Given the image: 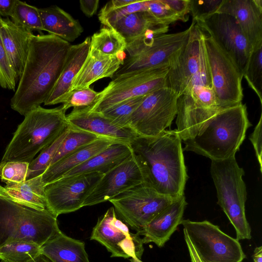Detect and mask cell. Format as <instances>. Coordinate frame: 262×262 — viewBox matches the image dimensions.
I'll return each instance as SVG.
<instances>
[{"label":"cell","mask_w":262,"mask_h":262,"mask_svg":"<svg viewBox=\"0 0 262 262\" xmlns=\"http://www.w3.org/2000/svg\"><path fill=\"white\" fill-rule=\"evenodd\" d=\"M66 111L39 106L25 115L8 144L1 163H30L36 155L52 144L68 127Z\"/></svg>","instance_id":"4"},{"label":"cell","mask_w":262,"mask_h":262,"mask_svg":"<svg viewBox=\"0 0 262 262\" xmlns=\"http://www.w3.org/2000/svg\"><path fill=\"white\" fill-rule=\"evenodd\" d=\"M192 24L186 30L155 37L134 56L124 59L113 78L146 70L169 67L186 43Z\"/></svg>","instance_id":"13"},{"label":"cell","mask_w":262,"mask_h":262,"mask_svg":"<svg viewBox=\"0 0 262 262\" xmlns=\"http://www.w3.org/2000/svg\"><path fill=\"white\" fill-rule=\"evenodd\" d=\"M132 154L133 151L129 144L115 143L72 169L63 177L96 172L105 174L125 161Z\"/></svg>","instance_id":"24"},{"label":"cell","mask_w":262,"mask_h":262,"mask_svg":"<svg viewBox=\"0 0 262 262\" xmlns=\"http://www.w3.org/2000/svg\"><path fill=\"white\" fill-rule=\"evenodd\" d=\"M195 21L231 56L243 74L252 51L235 18L227 14L215 13Z\"/></svg>","instance_id":"14"},{"label":"cell","mask_w":262,"mask_h":262,"mask_svg":"<svg viewBox=\"0 0 262 262\" xmlns=\"http://www.w3.org/2000/svg\"><path fill=\"white\" fill-rule=\"evenodd\" d=\"M117 142H119L101 137L75 150L48 167L41 176L42 185L45 187L62 177L72 169Z\"/></svg>","instance_id":"23"},{"label":"cell","mask_w":262,"mask_h":262,"mask_svg":"<svg viewBox=\"0 0 262 262\" xmlns=\"http://www.w3.org/2000/svg\"><path fill=\"white\" fill-rule=\"evenodd\" d=\"M103 175L96 172L64 176L46 185L43 195L47 210L57 217L83 207Z\"/></svg>","instance_id":"12"},{"label":"cell","mask_w":262,"mask_h":262,"mask_svg":"<svg viewBox=\"0 0 262 262\" xmlns=\"http://www.w3.org/2000/svg\"><path fill=\"white\" fill-rule=\"evenodd\" d=\"M169 28L158 23L147 11H139L127 15L118 20L112 28L125 40L126 43L150 30Z\"/></svg>","instance_id":"29"},{"label":"cell","mask_w":262,"mask_h":262,"mask_svg":"<svg viewBox=\"0 0 262 262\" xmlns=\"http://www.w3.org/2000/svg\"><path fill=\"white\" fill-rule=\"evenodd\" d=\"M33 34L14 24L9 18L0 16V35L16 83L23 72Z\"/></svg>","instance_id":"20"},{"label":"cell","mask_w":262,"mask_h":262,"mask_svg":"<svg viewBox=\"0 0 262 262\" xmlns=\"http://www.w3.org/2000/svg\"><path fill=\"white\" fill-rule=\"evenodd\" d=\"M126 42L114 29L104 27L91 38L90 49L102 55L117 56L125 55Z\"/></svg>","instance_id":"30"},{"label":"cell","mask_w":262,"mask_h":262,"mask_svg":"<svg viewBox=\"0 0 262 262\" xmlns=\"http://www.w3.org/2000/svg\"><path fill=\"white\" fill-rule=\"evenodd\" d=\"M30 262H52L47 257L42 254H40L35 259Z\"/></svg>","instance_id":"52"},{"label":"cell","mask_w":262,"mask_h":262,"mask_svg":"<svg viewBox=\"0 0 262 262\" xmlns=\"http://www.w3.org/2000/svg\"><path fill=\"white\" fill-rule=\"evenodd\" d=\"M29 163L20 161L0 162V179L7 184H20L27 180Z\"/></svg>","instance_id":"38"},{"label":"cell","mask_w":262,"mask_h":262,"mask_svg":"<svg viewBox=\"0 0 262 262\" xmlns=\"http://www.w3.org/2000/svg\"><path fill=\"white\" fill-rule=\"evenodd\" d=\"M0 262H5V261H1Z\"/></svg>","instance_id":"53"},{"label":"cell","mask_w":262,"mask_h":262,"mask_svg":"<svg viewBox=\"0 0 262 262\" xmlns=\"http://www.w3.org/2000/svg\"><path fill=\"white\" fill-rule=\"evenodd\" d=\"M181 224L202 262H242L246 258L239 241L208 221L182 220Z\"/></svg>","instance_id":"7"},{"label":"cell","mask_w":262,"mask_h":262,"mask_svg":"<svg viewBox=\"0 0 262 262\" xmlns=\"http://www.w3.org/2000/svg\"><path fill=\"white\" fill-rule=\"evenodd\" d=\"M184 239L188 250L191 262H202L200 259L192 245L189 238L184 230H183Z\"/></svg>","instance_id":"50"},{"label":"cell","mask_w":262,"mask_h":262,"mask_svg":"<svg viewBox=\"0 0 262 262\" xmlns=\"http://www.w3.org/2000/svg\"><path fill=\"white\" fill-rule=\"evenodd\" d=\"M119 248L128 257L140 259L144 251L142 238L137 233H132L118 244Z\"/></svg>","instance_id":"44"},{"label":"cell","mask_w":262,"mask_h":262,"mask_svg":"<svg viewBox=\"0 0 262 262\" xmlns=\"http://www.w3.org/2000/svg\"><path fill=\"white\" fill-rule=\"evenodd\" d=\"M99 138L101 137L96 134L68 126V133L54 155L50 166L82 146Z\"/></svg>","instance_id":"33"},{"label":"cell","mask_w":262,"mask_h":262,"mask_svg":"<svg viewBox=\"0 0 262 262\" xmlns=\"http://www.w3.org/2000/svg\"><path fill=\"white\" fill-rule=\"evenodd\" d=\"M116 215L114 207L108 208L98 218L93 229L90 239L96 241L103 245L111 253V257L128 258L118 244L125 237L130 236L132 233L127 235L114 225L113 220Z\"/></svg>","instance_id":"28"},{"label":"cell","mask_w":262,"mask_h":262,"mask_svg":"<svg viewBox=\"0 0 262 262\" xmlns=\"http://www.w3.org/2000/svg\"><path fill=\"white\" fill-rule=\"evenodd\" d=\"M68 132L67 128L50 145L42 150L29 165L27 180L41 176L50 166L51 161Z\"/></svg>","instance_id":"34"},{"label":"cell","mask_w":262,"mask_h":262,"mask_svg":"<svg viewBox=\"0 0 262 262\" xmlns=\"http://www.w3.org/2000/svg\"><path fill=\"white\" fill-rule=\"evenodd\" d=\"M254 262H262V247L259 246L255 248L253 254Z\"/></svg>","instance_id":"51"},{"label":"cell","mask_w":262,"mask_h":262,"mask_svg":"<svg viewBox=\"0 0 262 262\" xmlns=\"http://www.w3.org/2000/svg\"><path fill=\"white\" fill-rule=\"evenodd\" d=\"M144 182L143 168L133 152L125 161L104 174L84 201L83 207L109 201L119 194Z\"/></svg>","instance_id":"15"},{"label":"cell","mask_w":262,"mask_h":262,"mask_svg":"<svg viewBox=\"0 0 262 262\" xmlns=\"http://www.w3.org/2000/svg\"><path fill=\"white\" fill-rule=\"evenodd\" d=\"M223 0H190V12L193 20H197L216 12Z\"/></svg>","instance_id":"42"},{"label":"cell","mask_w":262,"mask_h":262,"mask_svg":"<svg viewBox=\"0 0 262 262\" xmlns=\"http://www.w3.org/2000/svg\"><path fill=\"white\" fill-rule=\"evenodd\" d=\"M176 129L185 146L193 151L221 161L235 156L252 124L242 102L228 107L195 105L185 95L178 98Z\"/></svg>","instance_id":"1"},{"label":"cell","mask_w":262,"mask_h":262,"mask_svg":"<svg viewBox=\"0 0 262 262\" xmlns=\"http://www.w3.org/2000/svg\"><path fill=\"white\" fill-rule=\"evenodd\" d=\"M98 0H80V7L83 13L88 17H92L96 14L98 8Z\"/></svg>","instance_id":"47"},{"label":"cell","mask_w":262,"mask_h":262,"mask_svg":"<svg viewBox=\"0 0 262 262\" xmlns=\"http://www.w3.org/2000/svg\"><path fill=\"white\" fill-rule=\"evenodd\" d=\"M60 231L57 217L47 209L35 210L0 196V247L20 241L41 247Z\"/></svg>","instance_id":"5"},{"label":"cell","mask_w":262,"mask_h":262,"mask_svg":"<svg viewBox=\"0 0 262 262\" xmlns=\"http://www.w3.org/2000/svg\"><path fill=\"white\" fill-rule=\"evenodd\" d=\"M147 10V1H138L135 3L116 9L103 10H101L98 18L100 23L112 28L114 25L120 19L131 13Z\"/></svg>","instance_id":"37"},{"label":"cell","mask_w":262,"mask_h":262,"mask_svg":"<svg viewBox=\"0 0 262 262\" xmlns=\"http://www.w3.org/2000/svg\"><path fill=\"white\" fill-rule=\"evenodd\" d=\"M188 40L168 67L166 86L178 97L184 94L193 80L200 66L201 30L192 20Z\"/></svg>","instance_id":"16"},{"label":"cell","mask_w":262,"mask_h":262,"mask_svg":"<svg viewBox=\"0 0 262 262\" xmlns=\"http://www.w3.org/2000/svg\"><path fill=\"white\" fill-rule=\"evenodd\" d=\"M91 38L86 37L80 43L71 45L67 59L52 93L44 102L45 105L63 103L72 91L74 80L85 62L90 49Z\"/></svg>","instance_id":"21"},{"label":"cell","mask_w":262,"mask_h":262,"mask_svg":"<svg viewBox=\"0 0 262 262\" xmlns=\"http://www.w3.org/2000/svg\"><path fill=\"white\" fill-rule=\"evenodd\" d=\"M99 92L95 91L90 87L74 90L71 91L61 106L66 111L72 107H89L96 101Z\"/></svg>","instance_id":"39"},{"label":"cell","mask_w":262,"mask_h":262,"mask_svg":"<svg viewBox=\"0 0 262 262\" xmlns=\"http://www.w3.org/2000/svg\"><path fill=\"white\" fill-rule=\"evenodd\" d=\"M41 246L34 242H15L0 247V260L5 262H30L40 254Z\"/></svg>","instance_id":"31"},{"label":"cell","mask_w":262,"mask_h":262,"mask_svg":"<svg viewBox=\"0 0 262 262\" xmlns=\"http://www.w3.org/2000/svg\"><path fill=\"white\" fill-rule=\"evenodd\" d=\"M261 122L262 114H261L259 121L254 128V131L249 137L254 148L255 149L256 156L259 164L260 170L261 172L262 161H261V151H262V141H261Z\"/></svg>","instance_id":"46"},{"label":"cell","mask_w":262,"mask_h":262,"mask_svg":"<svg viewBox=\"0 0 262 262\" xmlns=\"http://www.w3.org/2000/svg\"><path fill=\"white\" fill-rule=\"evenodd\" d=\"M66 119L70 127L119 142L129 144L138 136L130 128L119 126L101 114L89 112L85 107L73 108Z\"/></svg>","instance_id":"18"},{"label":"cell","mask_w":262,"mask_h":262,"mask_svg":"<svg viewBox=\"0 0 262 262\" xmlns=\"http://www.w3.org/2000/svg\"><path fill=\"white\" fill-rule=\"evenodd\" d=\"M187 204L184 195L174 198L168 206L136 232L143 236V243H154L159 248L163 247L181 224Z\"/></svg>","instance_id":"19"},{"label":"cell","mask_w":262,"mask_h":262,"mask_svg":"<svg viewBox=\"0 0 262 262\" xmlns=\"http://www.w3.org/2000/svg\"><path fill=\"white\" fill-rule=\"evenodd\" d=\"M186 95L196 106L205 108L220 107L212 88L204 86H193Z\"/></svg>","instance_id":"40"},{"label":"cell","mask_w":262,"mask_h":262,"mask_svg":"<svg viewBox=\"0 0 262 262\" xmlns=\"http://www.w3.org/2000/svg\"><path fill=\"white\" fill-rule=\"evenodd\" d=\"M144 96L135 97L122 101L99 113L117 125L128 128L129 118L140 105Z\"/></svg>","instance_id":"35"},{"label":"cell","mask_w":262,"mask_h":262,"mask_svg":"<svg viewBox=\"0 0 262 262\" xmlns=\"http://www.w3.org/2000/svg\"><path fill=\"white\" fill-rule=\"evenodd\" d=\"M178 96L165 87L144 96L130 116L128 127L138 136L154 137L169 127L177 114Z\"/></svg>","instance_id":"11"},{"label":"cell","mask_w":262,"mask_h":262,"mask_svg":"<svg viewBox=\"0 0 262 262\" xmlns=\"http://www.w3.org/2000/svg\"><path fill=\"white\" fill-rule=\"evenodd\" d=\"M15 0H0V16L10 17Z\"/></svg>","instance_id":"48"},{"label":"cell","mask_w":262,"mask_h":262,"mask_svg":"<svg viewBox=\"0 0 262 262\" xmlns=\"http://www.w3.org/2000/svg\"><path fill=\"white\" fill-rule=\"evenodd\" d=\"M202 34L212 89L219 107H231L242 103L243 98L242 71L211 36L203 31Z\"/></svg>","instance_id":"9"},{"label":"cell","mask_w":262,"mask_h":262,"mask_svg":"<svg viewBox=\"0 0 262 262\" xmlns=\"http://www.w3.org/2000/svg\"><path fill=\"white\" fill-rule=\"evenodd\" d=\"M43 29L69 42L73 41L83 30L79 22L57 6L38 8Z\"/></svg>","instance_id":"25"},{"label":"cell","mask_w":262,"mask_h":262,"mask_svg":"<svg viewBox=\"0 0 262 262\" xmlns=\"http://www.w3.org/2000/svg\"><path fill=\"white\" fill-rule=\"evenodd\" d=\"M125 55L108 56L90 49L87 58L74 80L72 91L90 87L99 79L110 77L123 64Z\"/></svg>","instance_id":"22"},{"label":"cell","mask_w":262,"mask_h":262,"mask_svg":"<svg viewBox=\"0 0 262 262\" xmlns=\"http://www.w3.org/2000/svg\"><path fill=\"white\" fill-rule=\"evenodd\" d=\"M70 43L52 34H33L22 75L10 101L25 116L40 106L52 93L64 66Z\"/></svg>","instance_id":"2"},{"label":"cell","mask_w":262,"mask_h":262,"mask_svg":"<svg viewBox=\"0 0 262 262\" xmlns=\"http://www.w3.org/2000/svg\"><path fill=\"white\" fill-rule=\"evenodd\" d=\"M210 172L217 193V204L236 232L239 241L251 238V229L245 213L247 199L243 169L235 156L221 161H211Z\"/></svg>","instance_id":"6"},{"label":"cell","mask_w":262,"mask_h":262,"mask_svg":"<svg viewBox=\"0 0 262 262\" xmlns=\"http://www.w3.org/2000/svg\"><path fill=\"white\" fill-rule=\"evenodd\" d=\"M138 0H113L106 3L101 10H108L123 7L137 2Z\"/></svg>","instance_id":"49"},{"label":"cell","mask_w":262,"mask_h":262,"mask_svg":"<svg viewBox=\"0 0 262 262\" xmlns=\"http://www.w3.org/2000/svg\"><path fill=\"white\" fill-rule=\"evenodd\" d=\"M216 13L235 18L252 52L262 48L261 0H223Z\"/></svg>","instance_id":"17"},{"label":"cell","mask_w":262,"mask_h":262,"mask_svg":"<svg viewBox=\"0 0 262 262\" xmlns=\"http://www.w3.org/2000/svg\"><path fill=\"white\" fill-rule=\"evenodd\" d=\"M243 77L262 104V48L252 52L243 71Z\"/></svg>","instance_id":"36"},{"label":"cell","mask_w":262,"mask_h":262,"mask_svg":"<svg viewBox=\"0 0 262 262\" xmlns=\"http://www.w3.org/2000/svg\"><path fill=\"white\" fill-rule=\"evenodd\" d=\"M10 17L14 24L31 32L43 31L38 8L26 2L15 0Z\"/></svg>","instance_id":"32"},{"label":"cell","mask_w":262,"mask_h":262,"mask_svg":"<svg viewBox=\"0 0 262 262\" xmlns=\"http://www.w3.org/2000/svg\"><path fill=\"white\" fill-rule=\"evenodd\" d=\"M173 199L159 193L144 182L109 201L118 216L137 232L168 206Z\"/></svg>","instance_id":"10"},{"label":"cell","mask_w":262,"mask_h":262,"mask_svg":"<svg viewBox=\"0 0 262 262\" xmlns=\"http://www.w3.org/2000/svg\"><path fill=\"white\" fill-rule=\"evenodd\" d=\"M160 24L168 26L179 20L178 16L161 0H147V10Z\"/></svg>","instance_id":"41"},{"label":"cell","mask_w":262,"mask_h":262,"mask_svg":"<svg viewBox=\"0 0 262 262\" xmlns=\"http://www.w3.org/2000/svg\"><path fill=\"white\" fill-rule=\"evenodd\" d=\"M16 83L0 35V86L15 91Z\"/></svg>","instance_id":"43"},{"label":"cell","mask_w":262,"mask_h":262,"mask_svg":"<svg viewBox=\"0 0 262 262\" xmlns=\"http://www.w3.org/2000/svg\"><path fill=\"white\" fill-rule=\"evenodd\" d=\"M181 143L175 129L154 137L137 136L129 144L143 168L145 182L172 198L184 195L188 179Z\"/></svg>","instance_id":"3"},{"label":"cell","mask_w":262,"mask_h":262,"mask_svg":"<svg viewBox=\"0 0 262 262\" xmlns=\"http://www.w3.org/2000/svg\"><path fill=\"white\" fill-rule=\"evenodd\" d=\"M41 254L52 262H90L83 242L61 231L41 247Z\"/></svg>","instance_id":"26"},{"label":"cell","mask_w":262,"mask_h":262,"mask_svg":"<svg viewBox=\"0 0 262 262\" xmlns=\"http://www.w3.org/2000/svg\"><path fill=\"white\" fill-rule=\"evenodd\" d=\"M178 17L179 20L186 21L190 12V0H161Z\"/></svg>","instance_id":"45"},{"label":"cell","mask_w":262,"mask_h":262,"mask_svg":"<svg viewBox=\"0 0 262 262\" xmlns=\"http://www.w3.org/2000/svg\"><path fill=\"white\" fill-rule=\"evenodd\" d=\"M168 66L141 71L114 78L91 106L89 112L101 113L122 101L145 96L167 87Z\"/></svg>","instance_id":"8"},{"label":"cell","mask_w":262,"mask_h":262,"mask_svg":"<svg viewBox=\"0 0 262 262\" xmlns=\"http://www.w3.org/2000/svg\"><path fill=\"white\" fill-rule=\"evenodd\" d=\"M44 187L40 176L20 184L0 185V196L35 210H45L47 209L43 195Z\"/></svg>","instance_id":"27"}]
</instances>
